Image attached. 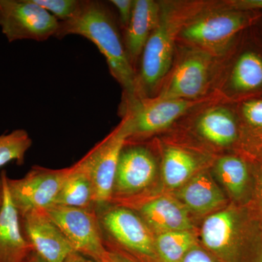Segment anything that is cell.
Masks as SVG:
<instances>
[{"label": "cell", "mask_w": 262, "mask_h": 262, "mask_svg": "<svg viewBox=\"0 0 262 262\" xmlns=\"http://www.w3.org/2000/svg\"><path fill=\"white\" fill-rule=\"evenodd\" d=\"M32 145V139L24 129L0 136V168L11 162L23 165L26 154Z\"/></svg>", "instance_id": "24"}, {"label": "cell", "mask_w": 262, "mask_h": 262, "mask_svg": "<svg viewBox=\"0 0 262 262\" xmlns=\"http://www.w3.org/2000/svg\"><path fill=\"white\" fill-rule=\"evenodd\" d=\"M96 210L106 250L136 262H160L155 234L134 210L113 203Z\"/></svg>", "instance_id": "2"}, {"label": "cell", "mask_w": 262, "mask_h": 262, "mask_svg": "<svg viewBox=\"0 0 262 262\" xmlns=\"http://www.w3.org/2000/svg\"><path fill=\"white\" fill-rule=\"evenodd\" d=\"M177 200L188 211L198 214L211 213L225 206L222 189L207 173H196L176 192Z\"/></svg>", "instance_id": "17"}, {"label": "cell", "mask_w": 262, "mask_h": 262, "mask_svg": "<svg viewBox=\"0 0 262 262\" xmlns=\"http://www.w3.org/2000/svg\"><path fill=\"white\" fill-rule=\"evenodd\" d=\"M110 3L115 7V8H117L120 22L122 27L125 29H126L130 20L135 1H133V0H111Z\"/></svg>", "instance_id": "27"}, {"label": "cell", "mask_w": 262, "mask_h": 262, "mask_svg": "<svg viewBox=\"0 0 262 262\" xmlns=\"http://www.w3.org/2000/svg\"><path fill=\"white\" fill-rule=\"evenodd\" d=\"M26 262H46L42 258L39 257L37 253H34L32 251V253L29 255L28 258H27V261Z\"/></svg>", "instance_id": "32"}, {"label": "cell", "mask_w": 262, "mask_h": 262, "mask_svg": "<svg viewBox=\"0 0 262 262\" xmlns=\"http://www.w3.org/2000/svg\"><path fill=\"white\" fill-rule=\"evenodd\" d=\"M6 171L0 174L3 205L0 211V262H26L32 248L22 231L20 215L10 198Z\"/></svg>", "instance_id": "14"}, {"label": "cell", "mask_w": 262, "mask_h": 262, "mask_svg": "<svg viewBox=\"0 0 262 262\" xmlns=\"http://www.w3.org/2000/svg\"><path fill=\"white\" fill-rule=\"evenodd\" d=\"M246 24V18L239 13H211L187 24L182 30V37L209 51H220Z\"/></svg>", "instance_id": "11"}, {"label": "cell", "mask_w": 262, "mask_h": 262, "mask_svg": "<svg viewBox=\"0 0 262 262\" xmlns=\"http://www.w3.org/2000/svg\"><path fill=\"white\" fill-rule=\"evenodd\" d=\"M20 226L32 251L46 262H71L78 254L44 210L20 215Z\"/></svg>", "instance_id": "10"}, {"label": "cell", "mask_w": 262, "mask_h": 262, "mask_svg": "<svg viewBox=\"0 0 262 262\" xmlns=\"http://www.w3.org/2000/svg\"><path fill=\"white\" fill-rule=\"evenodd\" d=\"M198 168V160L191 153L170 146L164 152L162 163L164 184L170 189H178L195 175Z\"/></svg>", "instance_id": "20"}, {"label": "cell", "mask_w": 262, "mask_h": 262, "mask_svg": "<svg viewBox=\"0 0 262 262\" xmlns=\"http://www.w3.org/2000/svg\"><path fill=\"white\" fill-rule=\"evenodd\" d=\"M161 8L153 0H136L128 26L125 29V50L131 63L142 54L146 42L160 23Z\"/></svg>", "instance_id": "16"}, {"label": "cell", "mask_w": 262, "mask_h": 262, "mask_svg": "<svg viewBox=\"0 0 262 262\" xmlns=\"http://www.w3.org/2000/svg\"><path fill=\"white\" fill-rule=\"evenodd\" d=\"M155 244L160 262H182L196 241L192 231H174L155 234Z\"/></svg>", "instance_id": "21"}, {"label": "cell", "mask_w": 262, "mask_h": 262, "mask_svg": "<svg viewBox=\"0 0 262 262\" xmlns=\"http://www.w3.org/2000/svg\"><path fill=\"white\" fill-rule=\"evenodd\" d=\"M260 262H262V255H261V259H260Z\"/></svg>", "instance_id": "34"}, {"label": "cell", "mask_w": 262, "mask_h": 262, "mask_svg": "<svg viewBox=\"0 0 262 262\" xmlns=\"http://www.w3.org/2000/svg\"><path fill=\"white\" fill-rule=\"evenodd\" d=\"M203 248L222 262H237L239 219L232 208L208 215L202 225Z\"/></svg>", "instance_id": "12"}, {"label": "cell", "mask_w": 262, "mask_h": 262, "mask_svg": "<svg viewBox=\"0 0 262 262\" xmlns=\"http://www.w3.org/2000/svg\"><path fill=\"white\" fill-rule=\"evenodd\" d=\"M194 105L183 99L134 98L125 101L123 120L129 139L144 137L168 127Z\"/></svg>", "instance_id": "8"}, {"label": "cell", "mask_w": 262, "mask_h": 262, "mask_svg": "<svg viewBox=\"0 0 262 262\" xmlns=\"http://www.w3.org/2000/svg\"><path fill=\"white\" fill-rule=\"evenodd\" d=\"M232 87L237 91H250L262 86V58L246 52L238 58L231 76Z\"/></svg>", "instance_id": "23"}, {"label": "cell", "mask_w": 262, "mask_h": 262, "mask_svg": "<svg viewBox=\"0 0 262 262\" xmlns=\"http://www.w3.org/2000/svg\"><path fill=\"white\" fill-rule=\"evenodd\" d=\"M144 221L155 234L174 231H192L188 210L169 196L146 198L127 206Z\"/></svg>", "instance_id": "13"}, {"label": "cell", "mask_w": 262, "mask_h": 262, "mask_svg": "<svg viewBox=\"0 0 262 262\" xmlns=\"http://www.w3.org/2000/svg\"><path fill=\"white\" fill-rule=\"evenodd\" d=\"M243 114L248 123L262 127V100L247 101L243 106Z\"/></svg>", "instance_id": "26"}, {"label": "cell", "mask_w": 262, "mask_h": 262, "mask_svg": "<svg viewBox=\"0 0 262 262\" xmlns=\"http://www.w3.org/2000/svg\"><path fill=\"white\" fill-rule=\"evenodd\" d=\"M79 254L102 262L107 254L96 208L54 206L44 210Z\"/></svg>", "instance_id": "3"}, {"label": "cell", "mask_w": 262, "mask_h": 262, "mask_svg": "<svg viewBox=\"0 0 262 262\" xmlns=\"http://www.w3.org/2000/svg\"><path fill=\"white\" fill-rule=\"evenodd\" d=\"M59 21L33 0H0V28L8 42H42L55 37Z\"/></svg>", "instance_id": "5"}, {"label": "cell", "mask_w": 262, "mask_h": 262, "mask_svg": "<svg viewBox=\"0 0 262 262\" xmlns=\"http://www.w3.org/2000/svg\"><path fill=\"white\" fill-rule=\"evenodd\" d=\"M210 58L203 52L184 58L176 69L171 80L158 98L189 100L198 98L208 83Z\"/></svg>", "instance_id": "15"}, {"label": "cell", "mask_w": 262, "mask_h": 262, "mask_svg": "<svg viewBox=\"0 0 262 262\" xmlns=\"http://www.w3.org/2000/svg\"><path fill=\"white\" fill-rule=\"evenodd\" d=\"M56 17L58 21H67L73 18L80 9L82 0H33Z\"/></svg>", "instance_id": "25"}, {"label": "cell", "mask_w": 262, "mask_h": 262, "mask_svg": "<svg viewBox=\"0 0 262 262\" xmlns=\"http://www.w3.org/2000/svg\"><path fill=\"white\" fill-rule=\"evenodd\" d=\"M129 136L126 122L122 119L115 130L82 158L92 181L96 208L111 201L119 159Z\"/></svg>", "instance_id": "6"}, {"label": "cell", "mask_w": 262, "mask_h": 262, "mask_svg": "<svg viewBox=\"0 0 262 262\" xmlns=\"http://www.w3.org/2000/svg\"><path fill=\"white\" fill-rule=\"evenodd\" d=\"M196 128L203 138L215 145L229 146L237 139L235 120L226 108H212L203 113L198 120Z\"/></svg>", "instance_id": "19"}, {"label": "cell", "mask_w": 262, "mask_h": 262, "mask_svg": "<svg viewBox=\"0 0 262 262\" xmlns=\"http://www.w3.org/2000/svg\"><path fill=\"white\" fill-rule=\"evenodd\" d=\"M182 262H222L206 251L204 248L198 246H193L187 253Z\"/></svg>", "instance_id": "28"}, {"label": "cell", "mask_w": 262, "mask_h": 262, "mask_svg": "<svg viewBox=\"0 0 262 262\" xmlns=\"http://www.w3.org/2000/svg\"><path fill=\"white\" fill-rule=\"evenodd\" d=\"M55 205L96 208L92 181L82 159L69 167Z\"/></svg>", "instance_id": "18"}, {"label": "cell", "mask_w": 262, "mask_h": 262, "mask_svg": "<svg viewBox=\"0 0 262 262\" xmlns=\"http://www.w3.org/2000/svg\"><path fill=\"white\" fill-rule=\"evenodd\" d=\"M108 251V250H107ZM102 262H136L121 253L108 251L106 257Z\"/></svg>", "instance_id": "30"}, {"label": "cell", "mask_w": 262, "mask_h": 262, "mask_svg": "<svg viewBox=\"0 0 262 262\" xmlns=\"http://www.w3.org/2000/svg\"><path fill=\"white\" fill-rule=\"evenodd\" d=\"M80 35L89 39L106 58L110 73L124 90L125 100L136 97V74L111 12L104 3L84 0L77 14L59 21L54 37Z\"/></svg>", "instance_id": "1"}, {"label": "cell", "mask_w": 262, "mask_h": 262, "mask_svg": "<svg viewBox=\"0 0 262 262\" xmlns=\"http://www.w3.org/2000/svg\"><path fill=\"white\" fill-rule=\"evenodd\" d=\"M175 28V27H174ZM161 9L160 23L142 52L140 75L136 78V98L151 92L168 73L173 60L175 29Z\"/></svg>", "instance_id": "9"}, {"label": "cell", "mask_w": 262, "mask_h": 262, "mask_svg": "<svg viewBox=\"0 0 262 262\" xmlns=\"http://www.w3.org/2000/svg\"><path fill=\"white\" fill-rule=\"evenodd\" d=\"M68 168L52 169L34 165L20 179L7 178L10 198L19 215L46 210L56 204Z\"/></svg>", "instance_id": "7"}, {"label": "cell", "mask_w": 262, "mask_h": 262, "mask_svg": "<svg viewBox=\"0 0 262 262\" xmlns=\"http://www.w3.org/2000/svg\"><path fill=\"white\" fill-rule=\"evenodd\" d=\"M261 190H262V180H261Z\"/></svg>", "instance_id": "35"}, {"label": "cell", "mask_w": 262, "mask_h": 262, "mask_svg": "<svg viewBox=\"0 0 262 262\" xmlns=\"http://www.w3.org/2000/svg\"><path fill=\"white\" fill-rule=\"evenodd\" d=\"M217 178L232 198L239 199L247 187L248 171L246 163L238 158L226 156L215 165Z\"/></svg>", "instance_id": "22"}, {"label": "cell", "mask_w": 262, "mask_h": 262, "mask_svg": "<svg viewBox=\"0 0 262 262\" xmlns=\"http://www.w3.org/2000/svg\"><path fill=\"white\" fill-rule=\"evenodd\" d=\"M71 262H99L96 261V260L91 259V258L85 257V256H82V255L77 254L75 256V258L72 259Z\"/></svg>", "instance_id": "31"}, {"label": "cell", "mask_w": 262, "mask_h": 262, "mask_svg": "<svg viewBox=\"0 0 262 262\" xmlns=\"http://www.w3.org/2000/svg\"><path fill=\"white\" fill-rule=\"evenodd\" d=\"M157 173L158 165L149 149L140 146H124L110 203L127 206L140 201L155 182Z\"/></svg>", "instance_id": "4"}, {"label": "cell", "mask_w": 262, "mask_h": 262, "mask_svg": "<svg viewBox=\"0 0 262 262\" xmlns=\"http://www.w3.org/2000/svg\"><path fill=\"white\" fill-rule=\"evenodd\" d=\"M2 205H3V192H2L1 184H0V211H1Z\"/></svg>", "instance_id": "33"}, {"label": "cell", "mask_w": 262, "mask_h": 262, "mask_svg": "<svg viewBox=\"0 0 262 262\" xmlns=\"http://www.w3.org/2000/svg\"><path fill=\"white\" fill-rule=\"evenodd\" d=\"M232 5L241 9H262V0H241L233 2Z\"/></svg>", "instance_id": "29"}]
</instances>
